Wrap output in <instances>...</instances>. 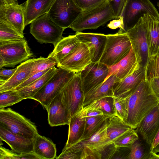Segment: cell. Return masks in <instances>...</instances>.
<instances>
[{"mask_svg":"<svg viewBox=\"0 0 159 159\" xmlns=\"http://www.w3.org/2000/svg\"><path fill=\"white\" fill-rule=\"evenodd\" d=\"M159 103L149 81H143L129 96L125 123L135 129L143 119Z\"/></svg>","mask_w":159,"mask_h":159,"instance_id":"cell-1","label":"cell"},{"mask_svg":"<svg viewBox=\"0 0 159 159\" xmlns=\"http://www.w3.org/2000/svg\"><path fill=\"white\" fill-rule=\"evenodd\" d=\"M114 19L116 18L106 0L94 7L82 11L69 28L76 32L96 29Z\"/></svg>","mask_w":159,"mask_h":159,"instance_id":"cell-2","label":"cell"},{"mask_svg":"<svg viewBox=\"0 0 159 159\" xmlns=\"http://www.w3.org/2000/svg\"><path fill=\"white\" fill-rule=\"evenodd\" d=\"M107 36L106 45L99 62L110 66L117 64L127 56L131 44L126 33L119 30L115 34Z\"/></svg>","mask_w":159,"mask_h":159,"instance_id":"cell-3","label":"cell"},{"mask_svg":"<svg viewBox=\"0 0 159 159\" xmlns=\"http://www.w3.org/2000/svg\"><path fill=\"white\" fill-rule=\"evenodd\" d=\"M139 64L146 67L150 57L147 24L143 15L137 23L126 32Z\"/></svg>","mask_w":159,"mask_h":159,"instance_id":"cell-4","label":"cell"},{"mask_svg":"<svg viewBox=\"0 0 159 159\" xmlns=\"http://www.w3.org/2000/svg\"><path fill=\"white\" fill-rule=\"evenodd\" d=\"M0 125L13 134L28 139H33L38 134L33 123L10 108L0 109Z\"/></svg>","mask_w":159,"mask_h":159,"instance_id":"cell-5","label":"cell"},{"mask_svg":"<svg viewBox=\"0 0 159 159\" xmlns=\"http://www.w3.org/2000/svg\"><path fill=\"white\" fill-rule=\"evenodd\" d=\"M75 73L62 68H57L52 77L31 99L38 101L45 108Z\"/></svg>","mask_w":159,"mask_h":159,"instance_id":"cell-6","label":"cell"},{"mask_svg":"<svg viewBox=\"0 0 159 159\" xmlns=\"http://www.w3.org/2000/svg\"><path fill=\"white\" fill-rule=\"evenodd\" d=\"M30 27V33L38 42L52 43L54 46L63 37L65 30L55 23L47 13L33 21Z\"/></svg>","mask_w":159,"mask_h":159,"instance_id":"cell-7","label":"cell"},{"mask_svg":"<svg viewBox=\"0 0 159 159\" xmlns=\"http://www.w3.org/2000/svg\"><path fill=\"white\" fill-rule=\"evenodd\" d=\"M33 55L25 39L17 41L0 40V69L13 67Z\"/></svg>","mask_w":159,"mask_h":159,"instance_id":"cell-8","label":"cell"},{"mask_svg":"<svg viewBox=\"0 0 159 159\" xmlns=\"http://www.w3.org/2000/svg\"><path fill=\"white\" fill-rule=\"evenodd\" d=\"M82 11L73 0H55L47 13L55 23L65 29L70 27Z\"/></svg>","mask_w":159,"mask_h":159,"instance_id":"cell-9","label":"cell"},{"mask_svg":"<svg viewBox=\"0 0 159 159\" xmlns=\"http://www.w3.org/2000/svg\"><path fill=\"white\" fill-rule=\"evenodd\" d=\"M147 13L159 20V13L150 0H128L121 15L123 18L124 32L137 23L140 17V15Z\"/></svg>","mask_w":159,"mask_h":159,"instance_id":"cell-10","label":"cell"},{"mask_svg":"<svg viewBox=\"0 0 159 159\" xmlns=\"http://www.w3.org/2000/svg\"><path fill=\"white\" fill-rule=\"evenodd\" d=\"M60 92L63 102L71 118L75 115L83 107L84 95L79 73H75Z\"/></svg>","mask_w":159,"mask_h":159,"instance_id":"cell-11","label":"cell"},{"mask_svg":"<svg viewBox=\"0 0 159 159\" xmlns=\"http://www.w3.org/2000/svg\"><path fill=\"white\" fill-rule=\"evenodd\" d=\"M108 72V67L99 61L92 62L79 73L84 96L102 84Z\"/></svg>","mask_w":159,"mask_h":159,"instance_id":"cell-12","label":"cell"},{"mask_svg":"<svg viewBox=\"0 0 159 159\" xmlns=\"http://www.w3.org/2000/svg\"><path fill=\"white\" fill-rule=\"evenodd\" d=\"M91 62V56L88 47L81 42L73 51L57 64V66L79 73Z\"/></svg>","mask_w":159,"mask_h":159,"instance_id":"cell-13","label":"cell"},{"mask_svg":"<svg viewBox=\"0 0 159 159\" xmlns=\"http://www.w3.org/2000/svg\"><path fill=\"white\" fill-rule=\"evenodd\" d=\"M26 1L20 4L17 2L0 5V21L11 27L22 36L25 27L24 14Z\"/></svg>","mask_w":159,"mask_h":159,"instance_id":"cell-14","label":"cell"},{"mask_svg":"<svg viewBox=\"0 0 159 159\" xmlns=\"http://www.w3.org/2000/svg\"><path fill=\"white\" fill-rule=\"evenodd\" d=\"M146 79V67L139 64L132 73L115 85L113 89V96L126 97L130 96Z\"/></svg>","mask_w":159,"mask_h":159,"instance_id":"cell-15","label":"cell"},{"mask_svg":"<svg viewBox=\"0 0 159 159\" xmlns=\"http://www.w3.org/2000/svg\"><path fill=\"white\" fill-rule=\"evenodd\" d=\"M135 129L151 146L159 129V103L143 119Z\"/></svg>","mask_w":159,"mask_h":159,"instance_id":"cell-16","label":"cell"},{"mask_svg":"<svg viewBox=\"0 0 159 159\" xmlns=\"http://www.w3.org/2000/svg\"><path fill=\"white\" fill-rule=\"evenodd\" d=\"M75 35L81 43L88 47L92 62H99L107 41V35L103 34L76 32Z\"/></svg>","mask_w":159,"mask_h":159,"instance_id":"cell-17","label":"cell"},{"mask_svg":"<svg viewBox=\"0 0 159 159\" xmlns=\"http://www.w3.org/2000/svg\"><path fill=\"white\" fill-rule=\"evenodd\" d=\"M48 113V121L51 126L68 125L70 118L64 104L60 92L45 108Z\"/></svg>","mask_w":159,"mask_h":159,"instance_id":"cell-18","label":"cell"},{"mask_svg":"<svg viewBox=\"0 0 159 159\" xmlns=\"http://www.w3.org/2000/svg\"><path fill=\"white\" fill-rule=\"evenodd\" d=\"M0 139L6 142L14 151L19 153L34 152L33 139L13 134L1 125Z\"/></svg>","mask_w":159,"mask_h":159,"instance_id":"cell-19","label":"cell"},{"mask_svg":"<svg viewBox=\"0 0 159 159\" xmlns=\"http://www.w3.org/2000/svg\"><path fill=\"white\" fill-rule=\"evenodd\" d=\"M37 58L28 59L17 67V69L8 80L0 84V92L13 90L25 81Z\"/></svg>","mask_w":159,"mask_h":159,"instance_id":"cell-20","label":"cell"},{"mask_svg":"<svg viewBox=\"0 0 159 159\" xmlns=\"http://www.w3.org/2000/svg\"><path fill=\"white\" fill-rule=\"evenodd\" d=\"M138 64L131 46L129 52L126 56L117 64L111 66H108L109 72L106 80L111 75L114 74L121 80L132 73Z\"/></svg>","mask_w":159,"mask_h":159,"instance_id":"cell-21","label":"cell"},{"mask_svg":"<svg viewBox=\"0 0 159 159\" xmlns=\"http://www.w3.org/2000/svg\"><path fill=\"white\" fill-rule=\"evenodd\" d=\"M54 0H27L24 14L25 27L48 13Z\"/></svg>","mask_w":159,"mask_h":159,"instance_id":"cell-22","label":"cell"},{"mask_svg":"<svg viewBox=\"0 0 159 159\" xmlns=\"http://www.w3.org/2000/svg\"><path fill=\"white\" fill-rule=\"evenodd\" d=\"M120 80L114 74L111 75L100 85L84 96L83 106L105 97H113V89Z\"/></svg>","mask_w":159,"mask_h":159,"instance_id":"cell-23","label":"cell"},{"mask_svg":"<svg viewBox=\"0 0 159 159\" xmlns=\"http://www.w3.org/2000/svg\"><path fill=\"white\" fill-rule=\"evenodd\" d=\"M80 43L75 34L63 37L54 46L53 51L48 57L53 58L57 64L62 59L73 51Z\"/></svg>","mask_w":159,"mask_h":159,"instance_id":"cell-24","label":"cell"},{"mask_svg":"<svg viewBox=\"0 0 159 159\" xmlns=\"http://www.w3.org/2000/svg\"><path fill=\"white\" fill-rule=\"evenodd\" d=\"M143 15L147 24L150 56H154L159 54V20L148 13Z\"/></svg>","mask_w":159,"mask_h":159,"instance_id":"cell-25","label":"cell"},{"mask_svg":"<svg viewBox=\"0 0 159 159\" xmlns=\"http://www.w3.org/2000/svg\"><path fill=\"white\" fill-rule=\"evenodd\" d=\"M34 152L41 159H54L56 157L55 144L50 139L38 134L33 139Z\"/></svg>","mask_w":159,"mask_h":159,"instance_id":"cell-26","label":"cell"},{"mask_svg":"<svg viewBox=\"0 0 159 159\" xmlns=\"http://www.w3.org/2000/svg\"><path fill=\"white\" fill-rule=\"evenodd\" d=\"M106 120L99 129L89 139L81 142L84 146L92 148L102 155L106 148L111 144L107 134Z\"/></svg>","mask_w":159,"mask_h":159,"instance_id":"cell-27","label":"cell"},{"mask_svg":"<svg viewBox=\"0 0 159 159\" xmlns=\"http://www.w3.org/2000/svg\"><path fill=\"white\" fill-rule=\"evenodd\" d=\"M106 121L107 133L111 144L132 129L115 115L109 116Z\"/></svg>","mask_w":159,"mask_h":159,"instance_id":"cell-28","label":"cell"},{"mask_svg":"<svg viewBox=\"0 0 159 159\" xmlns=\"http://www.w3.org/2000/svg\"><path fill=\"white\" fill-rule=\"evenodd\" d=\"M85 121V117H81L76 115L70 118L68 125V139L65 148L80 142L84 132Z\"/></svg>","mask_w":159,"mask_h":159,"instance_id":"cell-29","label":"cell"},{"mask_svg":"<svg viewBox=\"0 0 159 159\" xmlns=\"http://www.w3.org/2000/svg\"><path fill=\"white\" fill-rule=\"evenodd\" d=\"M57 69L55 66L50 68L47 72L37 80L16 91L23 100L31 99L52 77Z\"/></svg>","mask_w":159,"mask_h":159,"instance_id":"cell-30","label":"cell"},{"mask_svg":"<svg viewBox=\"0 0 159 159\" xmlns=\"http://www.w3.org/2000/svg\"><path fill=\"white\" fill-rule=\"evenodd\" d=\"M94 109L101 110L105 115H115L113 97H106L96 100L83 106L76 114H82L89 110Z\"/></svg>","mask_w":159,"mask_h":159,"instance_id":"cell-31","label":"cell"},{"mask_svg":"<svg viewBox=\"0 0 159 159\" xmlns=\"http://www.w3.org/2000/svg\"><path fill=\"white\" fill-rule=\"evenodd\" d=\"M150 148V145L139 136L130 147L128 159H151L153 152Z\"/></svg>","mask_w":159,"mask_h":159,"instance_id":"cell-32","label":"cell"},{"mask_svg":"<svg viewBox=\"0 0 159 159\" xmlns=\"http://www.w3.org/2000/svg\"><path fill=\"white\" fill-rule=\"evenodd\" d=\"M108 116L103 115L85 117L84 130L80 142L89 139L102 126Z\"/></svg>","mask_w":159,"mask_h":159,"instance_id":"cell-33","label":"cell"},{"mask_svg":"<svg viewBox=\"0 0 159 159\" xmlns=\"http://www.w3.org/2000/svg\"><path fill=\"white\" fill-rule=\"evenodd\" d=\"M25 39L15 30L0 21V40L17 41Z\"/></svg>","mask_w":159,"mask_h":159,"instance_id":"cell-34","label":"cell"},{"mask_svg":"<svg viewBox=\"0 0 159 159\" xmlns=\"http://www.w3.org/2000/svg\"><path fill=\"white\" fill-rule=\"evenodd\" d=\"M23 100L16 90H10L0 92V109L12 106Z\"/></svg>","mask_w":159,"mask_h":159,"instance_id":"cell-35","label":"cell"},{"mask_svg":"<svg viewBox=\"0 0 159 159\" xmlns=\"http://www.w3.org/2000/svg\"><path fill=\"white\" fill-rule=\"evenodd\" d=\"M57 63L56 61L51 57L44 58L41 57L37 58L27 79L36 73L52 68Z\"/></svg>","mask_w":159,"mask_h":159,"instance_id":"cell-36","label":"cell"},{"mask_svg":"<svg viewBox=\"0 0 159 159\" xmlns=\"http://www.w3.org/2000/svg\"><path fill=\"white\" fill-rule=\"evenodd\" d=\"M84 146L81 142H78L63 148L61 153L56 159H80Z\"/></svg>","mask_w":159,"mask_h":159,"instance_id":"cell-37","label":"cell"},{"mask_svg":"<svg viewBox=\"0 0 159 159\" xmlns=\"http://www.w3.org/2000/svg\"><path fill=\"white\" fill-rule=\"evenodd\" d=\"M129 96L126 97L113 96L116 116L125 122L128 116Z\"/></svg>","mask_w":159,"mask_h":159,"instance_id":"cell-38","label":"cell"},{"mask_svg":"<svg viewBox=\"0 0 159 159\" xmlns=\"http://www.w3.org/2000/svg\"><path fill=\"white\" fill-rule=\"evenodd\" d=\"M41 159L34 152L19 153L10 150L4 147H0V159Z\"/></svg>","mask_w":159,"mask_h":159,"instance_id":"cell-39","label":"cell"},{"mask_svg":"<svg viewBox=\"0 0 159 159\" xmlns=\"http://www.w3.org/2000/svg\"><path fill=\"white\" fill-rule=\"evenodd\" d=\"M146 79L159 78V54L150 57L146 66Z\"/></svg>","mask_w":159,"mask_h":159,"instance_id":"cell-40","label":"cell"},{"mask_svg":"<svg viewBox=\"0 0 159 159\" xmlns=\"http://www.w3.org/2000/svg\"><path fill=\"white\" fill-rule=\"evenodd\" d=\"M139 138L135 130L133 129L124 134L113 143L117 147H129Z\"/></svg>","mask_w":159,"mask_h":159,"instance_id":"cell-41","label":"cell"},{"mask_svg":"<svg viewBox=\"0 0 159 159\" xmlns=\"http://www.w3.org/2000/svg\"><path fill=\"white\" fill-rule=\"evenodd\" d=\"M110 8L116 19L121 15L128 0H107Z\"/></svg>","mask_w":159,"mask_h":159,"instance_id":"cell-42","label":"cell"},{"mask_svg":"<svg viewBox=\"0 0 159 159\" xmlns=\"http://www.w3.org/2000/svg\"><path fill=\"white\" fill-rule=\"evenodd\" d=\"M101 159L102 155L100 153L89 147L84 146L80 159Z\"/></svg>","mask_w":159,"mask_h":159,"instance_id":"cell-43","label":"cell"},{"mask_svg":"<svg viewBox=\"0 0 159 159\" xmlns=\"http://www.w3.org/2000/svg\"><path fill=\"white\" fill-rule=\"evenodd\" d=\"M106 0H73L76 5L82 11L94 7Z\"/></svg>","mask_w":159,"mask_h":159,"instance_id":"cell-44","label":"cell"},{"mask_svg":"<svg viewBox=\"0 0 159 159\" xmlns=\"http://www.w3.org/2000/svg\"><path fill=\"white\" fill-rule=\"evenodd\" d=\"M50 68L44 71L35 74L26 80L14 89L12 90H17L27 86L37 80L49 70Z\"/></svg>","mask_w":159,"mask_h":159,"instance_id":"cell-45","label":"cell"},{"mask_svg":"<svg viewBox=\"0 0 159 159\" xmlns=\"http://www.w3.org/2000/svg\"><path fill=\"white\" fill-rule=\"evenodd\" d=\"M0 70V84L10 78L17 69V67L11 69L2 68Z\"/></svg>","mask_w":159,"mask_h":159,"instance_id":"cell-46","label":"cell"},{"mask_svg":"<svg viewBox=\"0 0 159 159\" xmlns=\"http://www.w3.org/2000/svg\"><path fill=\"white\" fill-rule=\"evenodd\" d=\"M107 27L109 28L115 30L119 28V30L125 32L123 18L121 16L118 20H114L111 21L107 25Z\"/></svg>","mask_w":159,"mask_h":159,"instance_id":"cell-47","label":"cell"},{"mask_svg":"<svg viewBox=\"0 0 159 159\" xmlns=\"http://www.w3.org/2000/svg\"><path fill=\"white\" fill-rule=\"evenodd\" d=\"M148 80L153 92L159 100V78H154Z\"/></svg>","mask_w":159,"mask_h":159,"instance_id":"cell-48","label":"cell"},{"mask_svg":"<svg viewBox=\"0 0 159 159\" xmlns=\"http://www.w3.org/2000/svg\"><path fill=\"white\" fill-rule=\"evenodd\" d=\"M78 116L81 117L94 116L98 115H104L103 112L99 110H92L80 114H76Z\"/></svg>","mask_w":159,"mask_h":159,"instance_id":"cell-49","label":"cell"},{"mask_svg":"<svg viewBox=\"0 0 159 159\" xmlns=\"http://www.w3.org/2000/svg\"><path fill=\"white\" fill-rule=\"evenodd\" d=\"M159 143V129L157 132L155 137L153 141L150 146V149L152 150Z\"/></svg>","mask_w":159,"mask_h":159,"instance_id":"cell-50","label":"cell"},{"mask_svg":"<svg viewBox=\"0 0 159 159\" xmlns=\"http://www.w3.org/2000/svg\"><path fill=\"white\" fill-rule=\"evenodd\" d=\"M17 0H0V5H6L15 3Z\"/></svg>","mask_w":159,"mask_h":159,"instance_id":"cell-51","label":"cell"},{"mask_svg":"<svg viewBox=\"0 0 159 159\" xmlns=\"http://www.w3.org/2000/svg\"><path fill=\"white\" fill-rule=\"evenodd\" d=\"M152 151L155 153L159 152V143L154 148Z\"/></svg>","mask_w":159,"mask_h":159,"instance_id":"cell-52","label":"cell"},{"mask_svg":"<svg viewBox=\"0 0 159 159\" xmlns=\"http://www.w3.org/2000/svg\"><path fill=\"white\" fill-rule=\"evenodd\" d=\"M157 6L158 7V9H159V2H157Z\"/></svg>","mask_w":159,"mask_h":159,"instance_id":"cell-53","label":"cell"}]
</instances>
